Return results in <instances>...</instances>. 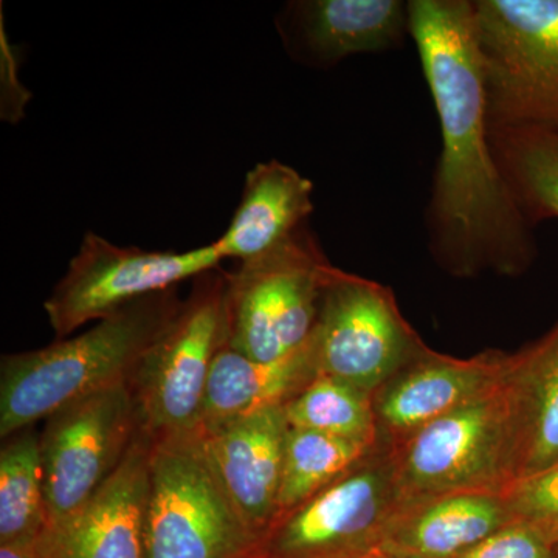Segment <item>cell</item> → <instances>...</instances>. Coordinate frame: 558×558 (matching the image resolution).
Wrapping results in <instances>:
<instances>
[{
    "instance_id": "cell-5",
    "label": "cell",
    "mask_w": 558,
    "mask_h": 558,
    "mask_svg": "<svg viewBox=\"0 0 558 558\" xmlns=\"http://www.w3.org/2000/svg\"><path fill=\"white\" fill-rule=\"evenodd\" d=\"M199 432L153 440L145 558H248L255 549Z\"/></svg>"
},
{
    "instance_id": "cell-9",
    "label": "cell",
    "mask_w": 558,
    "mask_h": 558,
    "mask_svg": "<svg viewBox=\"0 0 558 558\" xmlns=\"http://www.w3.org/2000/svg\"><path fill=\"white\" fill-rule=\"evenodd\" d=\"M520 421V359L508 392L492 387L414 435L403 475L424 494L461 490L490 478L505 453L513 468Z\"/></svg>"
},
{
    "instance_id": "cell-29",
    "label": "cell",
    "mask_w": 558,
    "mask_h": 558,
    "mask_svg": "<svg viewBox=\"0 0 558 558\" xmlns=\"http://www.w3.org/2000/svg\"><path fill=\"white\" fill-rule=\"evenodd\" d=\"M250 558V557H248Z\"/></svg>"
},
{
    "instance_id": "cell-4",
    "label": "cell",
    "mask_w": 558,
    "mask_h": 558,
    "mask_svg": "<svg viewBox=\"0 0 558 558\" xmlns=\"http://www.w3.org/2000/svg\"><path fill=\"white\" fill-rule=\"evenodd\" d=\"M336 267L310 227L227 274V347L258 362L299 351L317 325L323 292Z\"/></svg>"
},
{
    "instance_id": "cell-22",
    "label": "cell",
    "mask_w": 558,
    "mask_h": 558,
    "mask_svg": "<svg viewBox=\"0 0 558 558\" xmlns=\"http://www.w3.org/2000/svg\"><path fill=\"white\" fill-rule=\"evenodd\" d=\"M368 446L360 440L289 427L278 517L299 508L323 488L357 468Z\"/></svg>"
},
{
    "instance_id": "cell-21",
    "label": "cell",
    "mask_w": 558,
    "mask_h": 558,
    "mask_svg": "<svg viewBox=\"0 0 558 558\" xmlns=\"http://www.w3.org/2000/svg\"><path fill=\"white\" fill-rule=\"evenodd\" d=\"M502 174L531 223L558 219V134L490 130Z\"/></svg>"
},
{
    "instance_id": "cell-15",
    "label": "cell",
    "mask_w": 558,
    "mask_h": 558,
    "mask_svg": "<svg viewBox=\"0 0 558 558\" xmlns=\"http://www.w3.org/2000/svg\"><path fill=\"white\" fill-rule=\"evenodd\" d=\"M314 185L278 160L258 163L245 178L240 207L215 241L223 259L247 263L278 247L307 226Z\"/></svg>"
},
{
    "instance_id": "cell-25",
    "label": "cell",
    "mask_w": 558,
    "mask_h": 558,
    "mask_svg": "<svg viewBox=\"0 0 558 558\" xmlns=\"http://www.w3.org/2000/svg\"><path fill=\"white\" fill-rule=\"evenodd\" d=\"M454 558H558L556 545L531 524L513 521Z\"/></svg>"
},
{
    "instance_id": "cell-6",
    "label": "cell",
    "mask_w": 558,
    "mask_h": 558,
    "mask_svg": "<svg viewBox=\"0 0 558 558\" xmlns=\"http://www.w3.org/2000/svg\"><path fill=\"white\" fill-rule=\"evenodd\" d=\"M226 290L220 269L194 278L170 328L131 377L140 433L153 440L199 428L209 373L227 347Z\"/></svg>"
},
{
    "instance_id": "cell-19",
    "label": "cell",
    "mask_w": 558,
    "mask_h": 558,
    "mask_svg": "<svg viewBox=\"0 0 558 558\" xmlns=\"http://www.w3.org/2000/svg\"><path fill=\"white\" fill-rule=\"evenodd\" d=\"M558 462V325L520 357V421L513 483Z\"/></svg>"
},
{
    "instance_id": "cell-27",
    "label": "cell",
    "mask_w": 558,
    "mask_h": 558,
    "mask_svg": "<svg viewBox=\"0 0 558 558\" xmlns=\"http://www.w3.org/2000/svg\"><path fill=\"white\" fill-rule=\"evenodd\" d=\"M369 558H398V557H392V556H388V554L379 553V554H374V556H371Z\"/></svg>"
},
{
    "instance_id": "cell-26",
    "label": "cell",
    "mask_w": 558,
    "mask_h": 558,
    "mask_svg": "<svg viewBox=\"0 0 558 558\" xmlns=\"http://www.w3.org/2000/svg\"><path fill=\"white\" fill-rule=\"evenodd\" d=\"M39 543V542H38ZM38 543L31 545H0V558H43Z\"/></svg>"
},
{
    "instance_id": "cell-8",
    "label": "cell",
    "mask_w": 558,
    "mask_h": 558,
    "mask_svg": "<svg viewBox=\"0 0 558 558\" xmlns=\"http://www.w3.org/2000/svg\"><path fill=\"white\" fill-rule=\"evenodd\" d=\"M44 422L40 457L50 531L108 483L137 439L140 424L130 384L75 400Z\"/></svg>"
},
{
    "instance_id": "cell-3",
    "label": "cell",
    "mask_w": 558,
    "mask_h": 558,
    "mask_svg": "<svg viewBox=\"0 0 558 558\" xmlns=\"http://www.w3.org/2000/svg\"><path fill=\"white\" fill-rule=\"evenodd\" d=\"M490 130L558 134V0H472Z\"/></svg>"
},
{
    "instance_id": "cell-7",
    "label": "cell",
    "mask_w": 558,
    "mask_h": 558,
    "mask_svg": "<svg viewBox=\"0 0 558 558\" xmlns=\"http://www.w3.org/2000/svg\"><path fill=\"white\" fill-rule=\"evenodd\" d=\"M222 260L215 242L189 252H149L120 247L87 231L44 310L57 340H64L87 323L101 322L135 301L220 269Z\"/></svg>"
},
{
    "instance_id": "cell-13",
    "label": "cell",
    "mask_w": 558,
    "mask_h": 558,
    "mask_svg": "<svg viewBox=\"0 0 558 558\" xmlns=\"http://www.w3.org/2000/svg\"><path fill=\"white\" fill-rule=\"evenodd\" d=\"M153 439L140 433L117 472L72 519L40 537L43 558H145Z\"/></svg>"
},
{
    "instance_id": "cell-16",
    "label": "cell",
    "mask_w": 558,
    "mask_h": 558,
    "mask_svg": "<svg viewBox=\"0 0 558 558\" xmlns=\"http://www.w3.org/2000/svg\"><path fill=\"white\" fill-rule=\"evenodd\" d=\"M318 376L311 339L299 351L274 362H258L230 348L213 363L197 429L229 424L263 410L286 407Z\"/></svg>"
},
{
    "instance_id": "cell-10",
    "label": "cell",
    "mask_w": 558,
    "mask_h": 558,
    "mask_svg": "<svg viewBox=\"0 0 558 558\" xmlns=\"http://www.w3.org/2000/svg\"><path fill=\"white\" fill-rule=\"evenodd\" d=\"M311 343L318 374L368 392L402 363L410 337L388 292L336 269Z\"/></svg>"
},
{
    "instance_id": "cell-24",
    "label": "cell",
    "mask_w": 558,
    "mask_h": 558,
    "mask_svg": "<svg viewBox=\"0 0 558 558\" xmlns=\"http://www.w3.org/2000/svg\"><path fill=\"white\" fill-rule=\"evenodd\" d=\"M513 521L537 527L558 542V462L549 469L513 483L508 497Z\"/></svg>"
},
{
    "instance_id": "cell-11",
    "label": "cell",
    "mask_w": 558,
    "mask_h": 558,
    "mask_svg": "<svg viewBox=\"0 0 558 558\" xmlns=\"http://www.w3.org/2000/svg\"><path fill=\"white\" fill-rule=\"evenodd\" d=\"M387 481L354 468L299 508L282 513L250 558H369L379 554L387 520Z\"/></svg>"
},
{
    "instance_id": "cell-28",
    "label": "cell",
    "mask_w": 558,
    "mask_h": 558,
    "mask_svg": "<svg viewBox=\"0 0 558 558\" xmlns=\"http://www.w3.org/2000/svg\"><path fill=\"white\" fill-rule=\"evenodd\" d=\"M557 556H558V542L556 543Z\"/></svg>"
},
{
    "instance_id": "cell-17",
    "label": "cell",
    "mask_w": 558,
    "mask_h": 558,
    "mask_svg": "<svg viewBox=\"0 0 558 558\" xmlns=\"http://www.w3.org/2000/svg\"><path fill=\"white\" fill-rule=\"evenodd\" d=\"M513 523L508 506L483 494L439 499L407 520L392 521L379 553L398 558H454Z\"/></svg>"
},
{
    "instance_id": "cell-20",
    "label": "cell",
    "mask_w": 558,
    "mask_h": 558,
    "mask_svg": "<svg viewBox=\"0 0 558 558\" xmlns=\"http://www.w3.org/2000/svg\"><path fill=\"white\" fill-rule=\"evenodd\" d=\"M2 440L0 545L38 543L47 531L40 433L32 425Z\"/></svg>"
},
{
    "instance_id": "cell-2",
    "label": "cell",
    "mask_w": 558,
    "mask_h": 558,
    "mask_svg": "<svg viewBox=\"0 0 558 558\" xmlns=\"http://www.w3.org/2000/svg\"><path fill=\"white\" fill-rule=\"evenodd\" d=\"M183 300L154 293L98 322L75 339L0 362V436L46 421L54 411L102 389L130 384L149 348L170 328Z\"/></svg>"
},
{
    "instance_id": "cell-12",
    "label": "cell",
    "mask_w": 558,
    "mask_h": 558,
    "mask_svg": "<svg viewBox=\"0 0 558 558\" xmlns=\"http://www.w3.org/2000/svg\"><path fill=\"white\" fill-rule=\"evenodd\" d=\"M197 432L220 486L258 543L278 517L289 433L284 407Z\"/></svg>"
},
{
    "instance_id": "cell-18",
    "label": "cell",
    "mask_w": 558,
    "mask_h": 558,
    "mask_svg": "<svg viewBox=\"0 0 558 558\" xmlns=\"http://www.w3.org/2000/svg\"><path fill=\"white\" fill-rule=\"evenodd\" d=\"M501 368L486 362H433L410 371L380 400L389 427L418 429L495 387Z\"/></svg>"
},
{
    "instance_id": "cell-23",
    "label": "cell",
    "mask_w": 558,
    "mask_h": 558,
    "mask_svg": "<svg viewBox=\"0 0 558 558\" xmlns=\"http://www.w3.org/2000/svg\"><path fill=\"white\" fill-rule=\"evenodd\" d=\"M284 411L290 428L366 444L373 436V413L366 392L325 374H318L301 389Z\"/></svg>"
},
{
    "instance_id": "cell-1",
    "label": "cell",
    "mask_w": 558,
    "mask_h": 558,
    "mask_svg": "<svg viewBox=\"0 0 558 558\" xmlns=\"http://www.w3.org/2000/svg\"><path fill=\"white\" fill-rule=\"evenodd\" d=\"M410 32L438 112L442 149L428 244L451 274L515 275L535 256L532 223L492 148L470 0H411Z\"/></svg>"
},
{
    "instance_id": "cell-14",
    "label": "cell",
    "mask_w": 558,
    "mask_h": 558,
    "mask_svg": "<svg viewBox=\"0 0 558 558\" xmlns=\"http://www.w3.org/2000/svg\"><path fill=\"white\" fill-rule=\"evenodd\" d=\"M293 47L318 64L380 51L410 32L409 2L400 0H306L288 9Z\"/></svg>"
}]
</instances>
